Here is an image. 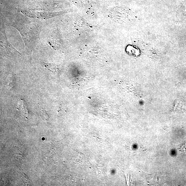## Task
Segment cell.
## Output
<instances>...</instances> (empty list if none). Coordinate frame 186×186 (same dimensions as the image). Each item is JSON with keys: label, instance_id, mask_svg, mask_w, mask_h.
Segmentation results:
<instances>
[{"label": "cell", "instance_id": "cell-3", "mask_svg": "<svg viewBox=\"0 0 186 186\" xmlns=\"http://www.w3.org/2000/svg\"><path fill=\"white\" fill-rule=\"evenodd\" d=\"M6 82L7 87L9 88H12L14 85L15 80L12 76L10 75L7 76Z\"/></svg>", "mask_w": 186, "mask_h": 186}, {"label": "cell", "instance_id": "cell-4", "mask_svg": "<svg viewBox=\"0 0 186 186\" xmlns=\"http://www.w3.org/2000/svg\"><path fill=\"white\" fill-rule=\"evenodd\" d=\"M181 150L182 151L186 152V144H184V146H182Z\"/></svg>", "mask_w": 186, "mask_h": 186}, {"label": "cell", "instance_id": "cell-1", "mask_svg": "<svg viewBox=\"0 0 186 186\" xmlns=\"http://www.w3.org/2000/svg\"><path fill=\"white\" fill-rule=\"evenodd\" d=\"M1 34V48H3L5 51L7 53H13V54H15V53L16 54L19 53L18 52L9 42L6 36H3L2 34Z\"/></svg>", "mask_w": 186, "mask_h": 186}, {"label": "cell", "instance_id": "cell-2", "mask_svg": "<svg viewBox=\"0 0 186 186\" xmlns=\"http://www.w3.org/2000/svg\"><path fill=\"white\" fill-rule=\"evenodd\" d=\"M44 66L46 69L54 73L58 70V66L55 64L44 63Z\"/></svg>", "mask_w": 186, "mask_h": 186}]
</instances>
